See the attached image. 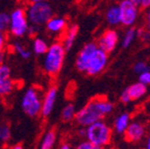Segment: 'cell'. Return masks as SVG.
I'll list each match as a JSON object with an SVG mask.
<instances>
[{
    "label": "cell",
    "mask_w": 150,
    "mask_h": 149,
    "mask_svg": "<svg viewBox=\"0 0 150 149\" xmlns=\"http://www.w3.org/2000/svg\"><path fill=\"white\" fill-rule=\"evenodd\" d=\"M108 63V53L97 46L96 43L90 42L84 45L78 52L75 67L79 72L90 76L100 74Z\"/></svg>",
    "instance_id": "cell-1"
},
{
    "label": "cell",
    "mask_w": 150,
    "mask_h": 149,
    "mask_svg": "<svg viewBox=\"0 0 150 149\" xmlns=\"http://www.w3.org/2000/svg\"><path fill=\"white\" fill-rule=\"evenodd\" d=\"M114 110V104L103 96H97L88 101L76 112L74 120L78 125L86 127L94 122L103 120Z\"/></svg>",
    "instance_id": "cell-2"
},
{
    "label": "cell",
    "mask_w": 150,
    "mask_h": 149,
    "mask_svg": "<svg viewBox=\"0 0 150 149\" xmlns=\"http://www.w3.org/2000/svg\"><path fill=\"white\" fill-rule=\"evenodd\" d=\"M66 48L62 42H54L44 53L42 67L44 72L49 76H56L61 72L66 57Z\"/></svg>",
    "instance_id": "cell-3"
},
{
    "label": "cell",
    "mask_w": 150,
    "mask_h": 149,
    "mask_svg": "<svg viewBox=\"0 0 150 149\" xmlns=\"http://www.w3.org/2000/svg\"><path fill=\"white\" fill-rule=\"evenodd\" d=\"M86 140L98 146L105 147L112 141V128L104 120L94 122L86 126Z\"/></svg>",
    "instance_id": "cell-4"
},
{
    "label": "cell",
    "mask_w": 150,
    "mask_h": 149,
    "mask_svg": "<svg viewBox=\"0 0 150 149\" xmlns=\"http://www.w3.org/2000/svg\"><path fill=\"white\" fill-rule=\"evenodd\" d=\"M25 13L30 25L42 27L53 16V9L48 1H41L29 3Z\"/></svg>",
    "instance_id": "cell-5"
},
{
    "label": "cell",
    "mask_w": 150,
    "mask_h": 149,
    "mask_svg": "<svg viewBox=\"0 0 150 149\" xmlns=\"http://www.w3.org/2000/svg\"><path fill=\"white\" fill-rule=\"evenodd\" d=\"M42 95L37 87H30L24 92L21 99V107L24 114L30 118L41 115L42 110Z\"/></svg>",
    "instance_id": "cell-6"
},
{
    "label": "cell",
    "mask_w": 150,
    "mask_h": 149,
    "mask_svg": "<svg viewBox=\"0 0 150 149\" xmlns=\"http://www.w3.org/2000/svg\"><path fill=\"white\" fill-rule=\"evenodd\" d=\"M29 22L23 7H16L9 14L8 31L15 38H22L27 33Z\"/></svg>",
    "instance_id": "cell-7"
},
{
    "label": "cell",
    "mask_w": 150,
    "mask_h": 149,
    "mask_svg": "<svg viewBox=\"0 0 150 149\" xmlns=\"http://www.w3.org/2000/svg\"><path fill=\"white\" fill-rule=\"evenodd\" d=\"M118 6L120 12V24L126 27L134 25L139 18L140 6L132 3L130 0H121Z\"/></svg>",
    "instance_id": "cell-8"
},
{
    "label": "cell",
    "mask_w": 150,
    "mask_h": 149,
    "mask_svg": "<svg viewBox=\"0 0 150 149\" xmlns=\"http://www.w3.org/2000/svg\"><path fill=\"white\" fill-rule=\"evenodd\" d=\"M118 42H119V35H118L117 31L110 28V29L103 31L96 44L103 51H105L106 53H110L117 47Z\"/></svg>",
    "instance_id": "cell-9"
},
{
    "label": "cell",
    "mask_w": 150,
    "mask_h": 149,
    "mask_svg": "<svg viewBox=\"0 0 150 149\" xmlns=\"http://www.w3.org/2000/svg\"><path fill=\"white\" fill-rule=\"evenodd\" d=\"M56 99H57V88L55 86H51L43 97L42 110H41V115L43 117H48L51 114L55 106Z\"/></svg>",
    "instance_id": "cell-10"
},
{
    "label": "cell",
    "mask_w": 150,
    "mask_h": 149,
    "mask_svg": "<svg viewBox=\"0 0 150 149\" xmlns=\"http://www.w3.org/2000/svg\"><path fill=\"white\" fill-rule=\"evenodd\" d=\"M145 126L140 122H130L129 125L127 126L126 131H124L125 140L130 143L139 142L144 138L145 136Z\"/></svg>",
    "instance_id": "cell-11"
},
{
    "label": "cell",
    "mask_w": 150,
    "mask_h": 149,
    "mask_svg": "<svg viewBox=\"0 0 150 149\" xmlns=\"http://www.w3.org/2000/svg\"><path fill=\"white\" fill-rule=\"evenodd\" d=\"M46 29L49 31L50 33H54V35H59V33H65V31L68 27V23L64 17L59 16H52L51 18L46 22L45 24Z\"/></svg>",
    "instance_id": "cell-12"
},
{
    "label": "cell",
    "mask_w": 150,
    "mask_h": 149,
    "mask_svg": "<svg viewBox=\"0 0 150 149\" xmlns=\"http://www.w3.org/2000/svg\"><path fill=\"white\" fill-rule=\"evenodd\" d=\"M78 35V25L77 24H72V25L68 26L67 29L65 31V35L63 38V43L64 47L66 48V50L72 48V46L74 45V42Z\"/></svg>",
    "instance_id": "cell-13"
},
{
    "label": "cell",
    "mask_w": 150,
    "mask_h": 149,
    "mask_svg": "<svg viewBox=\"0 0 150 149\" xmlns=\"http://www.w3.org/2000/svg\"><path fill=\"white\" fill-rule=\"evenodd\" d=\"M126 91L129 95L130 100H138L140 98H142L146 93H147V86H145L142 82H138L136 84H132L126 88Z\"/></svg>",
    "instance_id": "cell-14"
},
{
    "label": "cell",
    "mask_w": 150,
    "mask_h": 149,
    "mask_svg": "<svg viewBox=\"0 0 150 149\" xmlns=\"http://www.w3.org/2000/svg\"><path fill=\"white\" fill-rule=\"evenodd\" d=\"M129 123H130V115L128 113H122L114 121V129L117 133H124Z\"/></svg>",
    "instance_id": "cell-15"
},
{
    "label": "cell",
    "mask_w": 150,
    "mask_h": 149,
    "mask_svg": "<svg viewBox=\"0 0 150 149\" xmlns=\"http://www.w3.org/2000/svg\"><path fill=\"white\" fill-rule=\"evenodd\" d=\"M105 20L108 25L117 26L120 24V12L118 5H112L105 13Z\"/></svg>",
    "instance_id": "cell-16"
},
{
    "label": "cell",
    "mask_w": 150,
    "mask_h": 149,
    "mask_svg": "<svg viewBox=\"0 0 150 149\" xmlns=\"http://www.w3.org/2000/svg\"><path fill=\"white\" fill-rule=\"evenodd\" d=\"M56 142V133L54 129H49L44 133L40 144V149H53Z\"/></svg>",
    "instance_id": "cell-17"
},
{
    "label": "cell",
    "mask_w": 150,
    "mask_h": 149,
    "mask_svg": "<svg viewBox=\"0 0 150 149\" xmlns=\"http://www.w3.org/2000/svg\"><path fill=\"white\" fill-rule=\"evenodd\" d=\"M16 84L11 77L5 79H0V97H5L13 93Z\"/></svg>",
    "instance_id": "cell-18"
},
{
    "label": "cell",
    "mask_w": 150,
    "mask_h": 149,
    "mask_svg": "<svg viewBox=\"0 0 150 149\" xmlns=\"http://www.w3.org/2000/svg\"><path fill=\"white\" fill-rule=\"evenodd\" d=\"M49 45L42 38H35L33 41V52L37 55H44Z\"/></svg>",
    "instance_id": "cell-19"
},
{
    "label": "cell",
    "mask_w": 150,
    "mask_h": 149,
    "mask_svg": "<svg viewBox=\"0 0 150 149\" xmlns=\"http://www.w3.org/2000/svg\"><path fill=\"white\" fill-rule=\"evenodd\" d=\"M75 115H76V109H75L74 104L68 103V104H66L65 106L63 107L61 116H62V119H63V121L70 122V121H72V120H74Z\"/></svg>",
    "instance_id": "cell-20"
},
{
    "label": "cell",
    "mask_w": 150,
    "mask_h": 149,
    "mask_svg": "<svg viewBox=\"0 0 150 149\" xmlns=\"http://www.w3.org/2000/svg\"><path fill=\"white\" fill-rule=\"evenodd\" d=\"M13 50L18 54L19 56L23 60H28V58L31 56V51L28 48H26L23 44H21L20 42L16 41V42L13 43Z\"/></svg>",
    "instance_id": "cell-21"
},
{
    "label": "cell",
    "mask_w": 150,
    "mask_h": 149,
    "mask_svg": "<svg viewBox=\"0 0 150 149\" xmlns=\"http://www.w3.org/2000/svg\"><path fill=\"white\" fill-rule=\"evenodd\" d=\"M138 37V33H137V29L134 27H128L126 31H125L124 35H123V39H122V46L124 48L130 46L132 43H134V39Z\"/></svg>",
    "instance_id": "cell-22"
},
{
    "label": "cell",
    "mask_w": 150,
    "mask_h": 149,
    "mask_svg": "<svg viewBox=\"0 0 150 149\" xmlns=\"http://www.w3.org/2000/svg\"><path fill=\"white\" fill-rule=\"evenodd\" d=\"M11 136H12V131H11V127L8 124H0V145L8 142Z\"/></svg>",
    "instance_id": "cell-23"
},
{
    "label": "cell",
    "mask_w": 150,
    "mask_h": 149,
    "mask_svg": "<svg viewBox=\"0 0 150 149\" xmlns=\"http://www.w3.org/2000/svg\"><path fill=\"white\" fill-rule=\"evenodd\" d=\"M9 27V14L5 12L0 13V31L1 33H6L8 31Z\"/></svg>",
    "instance_id": "cell-24"
},
{
    "label": "cell",
    "mask_w": 150,
    "mask_h": 149,
    "mask_svg": "<svg viewBox=\"0 0 150 149\" xmlns=\"http://www.w3.org/2000/svg\"><path fill=\"white\" fill-rule=\"evenodd\" d=\"M75 149H104V147H101L96 144H93V143H91L88 140H83L76 146Z\"/></svg>",
    "instance_id": "cell-25"
},
{
    "label": "cell",
    "mask_w": 150,
    "mask_h": 149,
    "mask_svg": "<svg viewBox=\"0 0 150 149\" xmlns=\"http://www.w3.org/2000/svg\"><path fill=\"white\" fill-rule=\"evenodd\" d=\"M11 74H12V71H11L9 66L3 63L0 64V79L9 78Z\"/></svg>",
    "instance_id": "cell-26"
},
{
    "label": "cell",
    "mask_w": 150,
    "mask_h": 149,
    "mask_svg": "<svg viewBox=\"0 0 150 149\" xmlns=\"http://www.w3.org/2000/svg\"><path fill=\"white\" fill-rule=\"evenodd\" d=\"M147 70H149V66L145 62H138L134 65V71L138 74H141Z\"/></svg>",
    "instance_id": "cell-27"
},
{
    "label": "cell",
    "mask_w": 150,
    "mask_h": 149,
    "mask_svg": "<svg viewBox=\"0 0 150 149\" xmlns=\"http://www.w3.org/2000/svg\"><path fill=\"white\" fill-rule=\"evenodd\" d=\"M139 82L144 84L145 86H150V70L139 74Z\"/></svg>",
    "instance_id": "cell-28"
},
{
    "label": "cell",
    "mask_w": 150,
    "mask_h": 149,
    "mask_svg": "<svg viewBox=\"0 0 150 149\" xmlns=\"http://www.w3.org/2000/svg\"><path fill=\"white\" fill-rule=\"evenodd\" d=\"M137 33H138V37H140L143 41H150V31L139 29V31H137Z\"/></svg>",
    "instance_id": "cell-29"
},
{
    "label": "cell",
    "mask_w": 150,
    "mask_h": 149,
    "mask_svg": "<svg viewBox=\"0 0 150 149\" xmlns=\"http://www.w3.org/2000/svg\"><path fill=\"white\" fill-rule=\"evenodd\" d=\"M5 45H6V37H5V33L0 31V53H2V51L4 50Z\"/></svg>",
    "instance_id": "cell-30"
},
{
    "label": "cell",
    "mask_w": 150,
    "mask_h": 149,
    "mask_svg": "<svg viewBox=\"0 0 150 149\" xmlns=\"http://www.w3.org/2000/svg\"><path fill=\"white\" fill-rule=\"evenodd\" d=\"M120 100H121V102H123V103H129L131 101L130 98H129L128 93H127V91H126V89H125L124 91L121 93V95H120Z\"/></svg>",
    "instance_id": "cell-31"
},
{
    "label": "cell",
    "mask_w": 150,
    "mask_h": 149,
    "mask_svg": "<svg viewBox=\"0 0 150 149\" xmlns=\"http://www.w3.org/2000/svg\"><path fill=\"white\" fill-rule=\"evenodd\" d=\"M140 6L144 9H150V0H141Z\"/></svg>",
    "instance_id": "cell-32"
},
{
    "label": "cell",
    "mask_w": 150,
    "mask_h": 149,
    "mask_svg": "<svg viewBox=\"0 0 150 149\" xmlns=\"http://www.w3.org/2000/svg\"><path fill=\"white\" fill-rule=\"evenodd\" d=\"M146 23H147V29L150 31V9L147 12V15H146Z\"/></svg>",
    "instance_id": "cell-33"
},
{
    "label": "cell",
    "mask_w": 150,
    "mask_h": 149,
    "mask_svg": "<svg viewBox=\"0 0 150 149\" xmlns=\"http://www.w3.org/2000/svg\"><path fill=\"white\" fill-rule=\"evenodd\" d=\"M59 149H72V147L69 144H67V143H64V144H62L61 146H59Z\"/></svg>",
    "instance_id": "cell-34"
},
{
    "label": "cell",
    "mask_w": 150,
    "mask_h": 149,
    "mask_svg": "<svg viewBox=\"0 0 150 149\" xmlns=\"http://www.w3.org/2000/svg\"><path fill=\"white\" fill-rule=\"evenodd\" d=\"M145 148L146 149H150V136L148 137L147 141H146V145H145Z\"/></svg>",
    "instance_id": "cell-35"
},
{
    "label": "cell",
    "mask_w": 150,
    "mask_h": 149,
    "mask_svg": "<svg viewBox=\"0 0 150 149\" xmlns=\"http://www.w3.org/2000/svg\"><path fill=\"white\" fill-rule=\"evenodd\" d=\"M11 149H23V147H22V145L17 144V145H14Z\"/></svg>",
    "instance_id": "cell-36"
},
{
    "label": "cell",
    "mask_w": 150,
    "mask_h": 149,
    "mask_svg": "<svg viewBox=\"0 0 150 149\" xmlns=\"http://www.w3.org/2000/svg\"><path fill=\"white\" fill-rule=\"evenodd\" d=\"M29 3H33V2H41V1H47V0H28Z\"/></svg>",
    "instance_id": "cell-37"
},
{
    "label": "cell",
    "mask_w": 150,
    "mask_h": 149,
    "mask_svg": "<svg viewBox=\"0 0 150 149\" xmlns=\"http://www.w3.org/2000/svg\"><path fill=\"white\" fill-rule=\"evenodd\" d=\"M2 61H3V54L0 53V64L2 63Z\"/></svg>",
    "instance_id": "cell-38"
},
{
    "label": "cell",
    "mask_w": 150,
    "mask_h": 149,
    "mask_svg": "<svg viewBox=\"0 0 150 149\" xmlns=\"http://www.w3.org/2000/svg\"><path fill=\"white\" fill-rule=\"evenodd\" d=\"M149 42H150V41H149ZM149 47H150V43H149Z\"/></svg>",
    "instance_id": "cell-39"
}]
</instances>
